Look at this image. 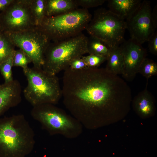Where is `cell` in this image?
I'll return each mask as SVG.
<instances>
[{"label": "cell", "instance_id": "1", "mask_svg": "<svg viewBox=\"0 0 157 157\" xmlns=\"http://www.w3.org/2000/svg\"><path fill=\"white\" fill-rule=\"evenodd\" d=\"M61 90L66 107L82 119L126 110L131 99L128 84L105 68L68 67L64 71Z\"/></svg>", "mask_w": 157, "mask_h": 157}, {"label": "cell", "instance_id": "2", "mask_svg": "<svg viewBox=\"0 0 157 157\" xmlns=\"http://www.w3.org/2000/svg\"><path fill=\"white\" fill-rule=\"evenodd\" d=\"M35 142L34 130L23 115L0 118V157H26Z\"/></svg>", "mask_w": 157, "mask_h": 157}, {"label": "cell", "instance_id": "3", "mask_svg": "<svg viewBox=\"0 0 157 157\" xmlns=\"http://www.w3.org/2000/svg\"><path fill=\"white\" fill-rule=\"evenodd\" d=\"M88 40L82 33L65 40L51 42L44 53L42 69L54 75L64 71L73 60L88 53Z\"/></svg>", "mask_w": 157, "mask_h": 157}, {"label": "cell", "instance_id": "4", "mask_svg": "<svg viewBox=\"0 0 157 157\" xmlns=\"http://www.w3.org/2000/svg\"><path fill=\"white\" fill-rule=\"evenodd\" d=\"M23 70L27 81L24 95L33 107L45 104L54 105L58 102L62 97V90L56 75L42 68L28 67Z\"/></svg>", "mask_w": 157, "mask_h": 157}, {"label": "cell", "instance_id": "5", "mask_svg": "<svg viewBox=\"0 0 157 157\" xmlns=\"http://www.w3.org/2000/svg\"><path fill=\"white\" fill-rule=\"evenodd\" d=\"M92 18L88 9L78 8L65 13L46 17L38 27L50 41H58L82 33Z\"/></svg>", "mask_w": 157, "mask_h": 157}, {"label": "cell", "instance_id": "6", "mask_svg": "<svg viewBox=\"0 0 157 157\" xmlns=\"http://www.w3.org/2000/svg\"><path fill=\"white\" fill-rule=\"evenodd\" d=\"M126 29L125 20L108 10L100 8L94 11L85 30L90 36L100 40L112 49L124 41Z\"/></svg>", "mask_w": 157, "mask_h": 157}, {"label": "cell", "instance_id": "7", "mask_svg": "<svg viewBox=\"0 0 157 157\" xmlns=\"http://www.w3.org/2000/svg\"><path fill=\"white\" fill-rule=\"evenodd\" d=\"M5 33L15 47L22 50L29 57L33 67L42 68L44 53L51 41L38 27Z\"/></svg>", "mask_w": 157, "mask_h": 157}, {"label": "cell", "instance_id": "8", "mask_svg": "<svg viewBox=\"0 0 157 157\" xmlns=\"http://www.w3.org/2000/svg\"><path fill=\"white\" fill-rule=\"evenodd\" d=\"M31 114L51 134L69 135L77 129L74 121L54 104H45L33 106Z\"/></svg>", "mask_w": 157, "mask_h": 157}, {"label": "cell", "instance_id": "9", "mask_svg": "<svg viewBox=\"0 0 157 157\" xmlns=\"http://www.w3.org/2000/svg\"><path fill=\"white\" fill-rule=\"evenodd\" d=\"M150 2L144 0L136 10L125 21L131 38L142 44L147 42L156 31L152 22Z\"/></svg>", "mask_w": 157, "mask_h": 157}, {"label": "cell", "instance_id": "10", "mask_svg": "<svg viewBox=\"0 0 157 157\" xmlns=\"http://www.w3.org/2000/svg\"><path fill=\"white\" fill-rule=\"evenodd\" d=\"M6 32L26 30L35 26L30 6V0H14L5 10Z\"/></svg>", "mask_w": 157, "mask_h": 157}, {"label": "cell", "instance_id": "11", "mask_svg": "<svg viewBox=\"0 0 157 157\" xmlns=\"http://www.w3.org/2000/svg\"><path fill=\"white\" fill-rule=\"evenodd\" d=\"M124 59L122 75L126 81H132L138 73L140 65L146 58L147 51L140 44L131 38L120 46Z\"/></svg>", "mask_w": 157, "mask_h": 157}, {"label": "cell", "instance_id": "12", "mask_svg": "<svg viewBox=\"0 0 157 157\" xmlns=\"http://www.w3.org/2000/svg\"><path fill=\"white\" fill-rule=\"evenodd\" d=\"M21 88L16 80L0 84V115L21 102Z\"/></svg>", "mask_w": 157, "mask_h": 157}, {"label": "cell", "instance_id": "13", "mask_svg": "<svg viewBox=\"0 0 157 157\" xmlns=\"http://www.w3.org/2000/svg\"><path fill=\"white\" fill-rule=\"evenodd\" d=\"M108 10L125 20L138 8L142 2L141 0H109Z\"/></svg>", "mask_w": 157, "mask_h": 157}, {"label": "cell", "instance_id": "14", "mask_svg": "<svg viewBox=\"0 0 157 157\" xmlns=\"http://www.w3.org/2000/svg\"><path fill=\"white\" fill-rule=\"evenodd\" d=\"M147 82L145 89L134 97L133 105L136 112L144 117L151 115L154 111V97L147 89Z\"/></svg>", "mask_w": 157, "mask_h": 157}, {"label": "cell", "instance_id": "15", "mask_svg": "<svg viewBox=\"0 0 157 157\" xmlns=\"http://www.w3.org/2000/svg\"><path fill=\"white\" fill-rule=\"evenodd\" d=\"M78 7L75 0H46V17L65 13Z\"/></svg>", "mask_w": 157, "mask_h": 157}, {"label": "cell", "instance_id": "16", "mask_svg": "<svg viewBox=\"0 0 157 157\" xmlns=\"http://www.w3.org/2000/svg\"><path fill=\"white\" fill-rule=\"evenodd\" d=\"M105 68L115 75L122 74L124 68V59L120 46L112 49L107 58Z\"/></svg>", "mask_w": 157, "mask_h": 157}, {"label": "cell", "instance_id": "17", "mask_svg": "<svg viewBox=\"0 0 157 157\" xmlns=\"http://www.w3.org/2000/svg\"><path fill=\"white\" fill-rule=\"evenodd\" d=\"M88 53L107 57L112 49L104 42L95 37L90 36L87 43Z\"/></svg>", "mask_w": 157, "mask_h": 157}, {"label": "cell", "instance_id": "18", "mask_svg": "<svg viewBox=\"0 0 157 157\" xmlns=\"http://www.w3.org/2000/svg\"><path fill=\"white\" fill-rule=\"evenodd\" d=\"M46 0H30V8L35 26L41 24L46 17Z\"/></svg>", "mask_w": 157, "mask_h": 157}, {"label": "cell", "instance_id": "19", "mask_svg": "<svg viewBox=\"0 0 157 157\" xmlns=\"http://www.w3.org/2000/svg\"><path fill=\"white\" fill-rule=\"evenodd\" d=\"M138 73L148 79L157 74V64L153 60L146 58L141 64Z\"/></svg>", "mask_w": 157, "mask_h": 157}, {"label": "cell", "instance_id": "20", "mask_svg": "<svg viewBox=\"0 0 157 157\" xmlns=\"http://www.w3.org/2000/svg\"><path fill=\"white\" fill-rule=\"evenodd\" d=\"M15 47L5 33L0 34V64L14 51Z\"/></svg>", "mask_w": 157, "mask_h": 157}, {"label": "cell", "instance_id": "21", "mask_svg": "<svg viewBox=\"0 0 157 157\" xmlns=\"http://www.w3.org/2000/svg\"><path fill=\"white\" fill-rule=\"evenodd\" d=\"M14 51L0 64V71L6 83L10 82L13 80L12 68L13 67V59Z\"/></svg>", "mask_w": 157, "mask_h": 157}, {"label": "cell", "instance_id": "22", "mask_svg": "<svg viewBox=\"0 0 157 157\" xmlns=\"http://www.w3.org/2000/svg\"><path fill=\"white\" fill-rule=\"evenodd\" d=\"M32 62L29 57L21 49L15 50L13 59V66L20 67L23 69L27 67L28 64Z\"/></svg>", "mask_w": 157, "mask_h": 157}, {"label": "cell", "instance_id": "23", "mask_svg": "<svg viewBox=\"0 0 157 157\" xmlns=\"http://www.w3.org/2000/svg\"><path fill=\"white\" fill-rule=\"evenodd\" d=\"M81 58L87 67L97 68L107 60V57L96 55L89 54L88 56H83Z\"/></svg>", "mask_w": 157, "mask_h": 157}, {"label": "cell", "instance_id": "24", "mask_svg": "<svg viewBox=\"0 0 157 157\" xmlns=\"http://www.w3.org/2000/svg\"><path fill=\"white\" fill-rule=\"evenodd\" d=\"M78 6L88 9V8L97 7L102 5L105 0H75Z\"/></svg>", "mask_w": 157, "mask_h": 157}, {"label": "cell", "instance_id": "25", "mask_svg": "<svg viewBox=\"0 0 157 157\" xmlns=\"http://www.w3.org/2000/svg\"><path fill=\"white\" fill-rule=\"evenodd\" d=\"M149 52L153 54L157 55V32L155 33L149 38L147 41Z\"/></svg>", "mask_w": 157, "mask_h": 157}, {"label": "cell", "instance_id": "26", "mask_svg": "<svg viewBox=\"0 0 157 157\" xmlns=\"http://www.w3.org/2000/svg\"><path fill=\"white\" fill-rule=\"evenodd\" d=\"M87 67L86 64L81 58L74 60L70 64L68 67L75 70H79Z\"/></svg>", "mask_w": 157, "mask_h": 157}, {"label": "cell", "instance_id": "27", "mask_svg": "<svg viewBox=\"0 0 157 157\" xmlns=\"http://www.w3.org/2000/svg\"><path fill=\"white\" fill-rule=\"evenodd\" d=\"M14 0H0V10H5Z\"/></svg>", "mask_w": 157, "mask_h": 157}, {"label": "cell", "instance_id": "28", "mask_svg": "<svg viewBox=\"0 0 157 157\" xmlns=\"http://www.w3.org/2000/svg\"><path fill=\"white\" fill-rule=\"evenodd\" d=\"M152 22L155 26L157 27V6H156L152 11L151 14Z\"/></svg>", "mask_w": 157, "mask_h": 157}]
</instances>
